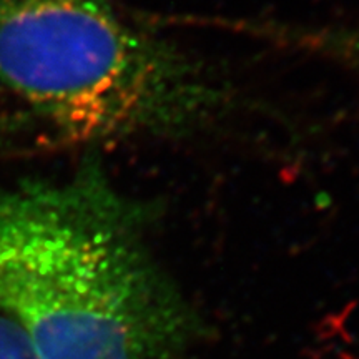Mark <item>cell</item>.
Wrapping results in <instances>:
<instances>
[{"label": "cell", "mask_w": 359, "mask_h": 359, "mask_svg": "<svg viewBox=\"0 0 359 359\" xmlns=\"http://www.w3.org/2000/svg\"><path fill=\"white\" fill-rule=\"evenodd\" d=\"M137 212L97 168L0 191V314L39 359H177L196 333Z\"/></svg>", "instance_id": "1"}, {"label": "cell", "mask_w": 359, "mask_h": 359, "mask_svg": "<svg viewBox=\"0 0 359 359\" xmlns=\"http://www.w3.org/2000/svg\"><path fill=\"white\" fill-rule=\"evenodd\" d=\"M0 82L77 142L187 133L224 95L111 0H0Z\"/></svg>", "instance_id": "2"}, {"label": "cell", "mask_w": 359, "mask_h": 359, "mask_svg": "<svg viewBox=\"0 0 359 359\" xmlns=\"http://www.w3.org/2000/svg\"><path fill=\"white\" fill-rule=\"evenodd\" d=\"M290 43L304 50L330 55L359 74V29H302L290 32Z\"/></svg>", "instance_id": "3"}, {"label": "cell", "mask_w": 359, "mask_h": 359, "mask_svg": "<svg viewBox=\"0 0 359 359\" xmlns=\"http://www.w3.org/2000/svg\"><path fill=\"white\" fill-rule=\"evenodd\" d=\"M0 359H39L22 331L0 314Z\"/></svg>", "instance_id": "4"}]
</instances>
